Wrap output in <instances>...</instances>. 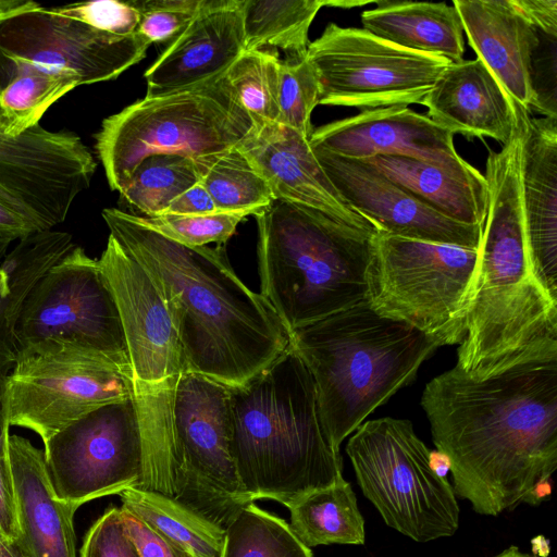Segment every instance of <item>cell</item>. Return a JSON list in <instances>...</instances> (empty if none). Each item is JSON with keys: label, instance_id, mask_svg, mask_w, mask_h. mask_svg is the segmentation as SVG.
I'll return each instance as SVG.
<instances>
[{"label": "cell", "instance_id": "cell-1", "mask_svg": "<svg viewBox=\"0 0 557 557\" xmlns=\"http://www.w3.org/2000/svg\"><path fill=\"white\" fill-rule=\"evenodd\" d=\"M421 406L456 497L484 516L540 505L557 468V336L432 379Z\"/></svg>", "mask_w": 557, "mask_h": 557}, {"label": "cell", "instance_id": "cell-2", "mask_svg": "<svg viewBox=\"0 0 557 557\" xmlns=\"http://www.w3.org/2000/svg\"><path fill=\"white\" fill-rule=\"evenodd\" d=\"M102 218L163 297L185 371L239 386L288 347V332L273 307L238 277L224 246L181 244L120 209H104Z\"/></svg>", "mask_w": 557, "mask_h": 557}, {"label": "cell", "instance_id": "cell-3", "mask_svg": "<svg viewBox=\"0 0 557 557\" xmlns=\"http://www.w3.org/2000/svg\"><path fill=\"white\" fill-rule=\"evenodd\" d=\"M230 450L244 495L287 507L343 482V458L324 430L313 379L288 347L245 384L230 386Z\"/></svg>", "mask_w": 557, "mask_h": 557}, {"label": "cell", "instance_id": "cell-4", "mask_svg": "<svg viewBox=\"0 0 557 557\" xmlns=\"http://www.w3.org/2000/svg\"><path fill=\"white\" fill-rule=\"evenodd\" d=\"M525 112L499 151L490 150L487 211L482 230L473 300L456 367L469 371L543 336H557V302L530 271L520 183Z\"/></svg>", "mask_w": 557, "mask_h": 557}, {"label": "cell", "instance_id": "cell-5", "mask_svg": "<svg viewBox=\"0 0 557 557\" xmlns=\"http://www.w3.org/2000/svg\"><path fill=\"white\" fill-rule=\"evenodd\" d=\"M288 336L313 379L324 430L338 453L343 441L410 384L441 346L411 325L377 314L368 300Z\"/></svg>", "mask_w": 557, "mask_h": 557}, {"label": "cell", "instance_id": "cell-6", "mask_svg": "<svg viewBox=\"0 0 557 557\" xmlns=\"http://www.w3.org/2000/svg\"><path fill=\"white\" fill-rule=\"evenodd\" d=\"M255 216L260 294L288 334L368 299L376 232L278 199Z\"/></svg>", "mask_w": 557, "mask_h": 557}, {"label": "cell", "instance_id": "cell-7", "mask_svg": "<svg viewBox=\"0 0 557 557\" xmlns=\"http://www.w3.org/2000/svg\"><path fill=\"white\" fill-rule=\"evenodd\" d=\"M169 433L144 446L138 487L160 493L225 528L244 505L230 450L231 388L184 371L175 385Z\"/></svg>", "mask_w": 557, "mask_h": 557}, {"label": "cell", "instance_id": "cell-8", "mask_svg": "<svg viewBox=\"0 0 557 557\" xmlns=\"http://www.w3.org/2000/svg\"><path fill=\"white\" fill-rule=\"evenodd\" d=\"M253 126L225 72L191 88L145 97L108 116L95 136L96 150L111 189L120 191L151 156L198 162L235 149Z\"/></svg>", "mask_w": 557, "mask_h": 557}, {"label": "cell", "instance_id": "cell-9", "mask_svg": "<svg viewBox=\"0 0 557 557\" xmlns=\"http://www.w3.org/2000/svg\"><path fill=\"white\" fill-rule=\"evenodd\" d=\"M479 251L454 245L375 237L368 302L443 345L459 344L473 300Z\"/></svg>", "mask_w": 557, "mask_h": 557}, {"label": "cell", "instance_id": "cell-10", "mask_svg": "<svg viewBox=\"0 0 557 557\" xmlns=\"http://www.w3.org/2000/svg\"><path fill=\"white\" fill-rule=\"evenodd\" d=\"M430 451L409 420L391 417L363 422L346 445L364 497L389 528L419 543L459 527L457 497L431 468Z\"/></svg>", "mask_w": 557, "mask_h": 557}, {"label": "cell", "instance_id": "cell-11", "mask_svg": "<svg viewBox=\"0 0 557 557\" xmlns=\"http://www.w3.org/2000/svg\"><path fill=\"white\" fill-rule=\"evenodd\" d=\"M134 396L132 374L110 359L72 341L49 339L18 351L7 375L5 420L45 444L89 412Z\"/></svg>", "mask_w": 557, "mask_h": 557}, {"label": "cell", "instance_id": "cell-12", "mask_svg": "<svg viewBox=\"0 0 557 557\" xmlns=\"http://www.w3.org/2000/svg\"><path fill=\"white\" fill-rule=\"evenodd\" d=\"M307 59L319 79V104L361 111L422 104L450 63L335 23L309 44Z\"/></svg>", "mask_w": 557, "mask_h": 557}, {"label": "cell", "instance_id": "cell-13", "mask_svg": "<svg viewBox=\"0 0 557 557\" xmlns=\"http://www.w3.org/2000/svg\"><path fill=\"white\" fill-rule=\"evenodd\" d=\"M1 2L5 14L0 20V69L7 83L34 71L72 79L78 86L114 79L141 61L150 46L137 33L101 32L34 1Z\"/></svg>", "mask_w": 557, "mask_h": 557}, {"label": "cell", "instance_id": "cell-14", "mask_svg": "<svg viewBox=\"0 0 557 557\" xmlns=\"http://www.w3.org/2000/svg\"><path fill=\"white\" fill-rule=\"evenodd\" d=\"M18 351L49 339L72 341L132 374L120 313L98 260L74 246L29 292L15 330Z\"/></svg>", "mask_w": 557, "mask_h": 557}, {"label": "cell", "instance_id": "cell-15", "mask_svg": "<svg viewBox=\"0 0 557 557\" xmlns=\"http://www.w3.org/2000/svg\"><path fill=\"white\" fill-rule=\"evenodd\" d=\"M44 446L55 498L75 510L141 482L144 448L135 398L89 412Z\"/></svg>", "mask_w": 557, "mask_h": 557}, {"label": "cell", "instance_id": "cell-16", "mask_svg": "<svg viewBox=\"0 0 557 557\" xmlns=\"http://www.w3.org/2000/svg\"><path fill=\"white\" fill-rule=\"evenodd\" d=\"M97 163L82 139L39 124L17 137L0 134V203L36 231L62 223Z\"/></svg>", "mask_w": 557, "mask_h": 557}, {"label": "cell", "instance_id": "cell-17", "mask_svg": "<svg viewBox=\"0 0 557 557\" xmlns=\"http://www.w3.org/2000/svg\"><path fill=\"white\" fill-rule=\"evenodd\" d=\"M97 260L120 313L134 389L175 386L185 371L184 355L159 289L111 234Z\"/></svg>", "mask_w": 557, "mask_h": 557}, {"label": "cell", "instance_id": "cell-18", "mask_svg": "<svg viewBox=\"0 0 557 557\" xmlns=\"http://www.w3.org/2000/svg\"><path fill=\"white\" fill-rule=\"evenodd\" d=\"M345 201L379 233L478 249L483 226L451 220L400 188L366 160L313 149Z\"/></svg>", "mask_w": 557, "mask_h": 557}, {"label": "cell", "instance_id": "cell-19", "mask_svg": "<svg viewBox=\"0 0 557 557\" xmlns=\"http://www.w3.org/2000/svg\"><path fill=\"white\" fill-rule=\"evenodd\" d=\"M309 143L313 149L350 159L403 156L456 171L473 169L456 151L451 133L403 106L361 111L313 128Z\"/></svg>", "mask_w": 557, "mask_h": 557}, {"label": "cell", "instance_id": "cell-20", "mask_svg": "<svg viewBox=\"0 0 557 557\" xmlns=\"http://www.w3.org/2000/svg\"><path fill=\"white\" fill-rule=\"evenodd\" d=\"M236 148L265 181L274 199L308 206L339 222L379 233L339 195L309 138L299 132L281 123L253 126Z\"/></svg>", "mask_w": 557, "mask_h": 557}, {"label": "cell", "instance_id": "cell-21", "mask_svg": "<svg viewBox=\"0 0 557 557\" xmlns=\"http://www.w3.org/2000/svg\"><path fill=\"white\" fill-rule=\"evenodd\" d=\"M243 0H203L185 30L146 71L156 97L201 85L225 73L245 52Z\"/></svg>", "mask_w": 557, "mask_h": 557}, {"label": "cell", "instance_id": "cell-22", "mask_svg": "<svg viewBox=\"0 0 557 557\" xmlns=\"http://www.w3.org/2000/svg\"><path fill=\"white\" fill-rule=\"evenodd\" d=\"M520 183L530 271L557 302V117L525 114Z\"/></svg>", "mask_w": 557, "mask_h": 557}, {"label": "cell", "instance_id": "cell-23", "mask_svg": "<svg viewBox=\"0 0 557 557\" xmlns=\"http://www.w3.org/2000/svg\"><path fill=\"white\" fill-rule=\"evenodd\" d=\"M422 106L453 135L491 137L504 146L517 127L513 100L478 58L450 62Z\"/></svg>", "mask_w": 557, "mask_h": 557}, {"label": "cell", "instance_id": "cell-24", "mask_svg": "<svg viewBox=\"0 0 557 557\" xmlns=\"http://www.w3.org/2000/svg\"><path fill=\"white\" fill-rule=\"evenodd\" d=\"M7 455L20 529L17 548L25 557H77L76 510L55 498L44 450L26 437L9 434Z\"/></svg>", "mask_w": 557, "mask_h": 557}, {"label": "cell", "instance_id": "cell-25", "mask_svg": "<svg viewBox=\"0 0 557 557\" xmlns=\"http://www.w3.org/2000/svg\"><path fill=\"white\" fill-rule=\"evenodd\" d=\"M469 45L510 98L530 112V63L539 30L512 0H454Z\"/></svg>", "mask_w": 557, "mask_h": 557}, {"label": "cell", "instance_id": "cell-26", "mask_svg": "<svg viewBox=\"0 0 557 557\" xmlns=\"http://www.w3.org/2000/svg\"><path fill=\"white\" fill-rule=\"evenodd\" d=\"M366 161L441 214L463 224L484 225L487 185L475 168L456 171L403 156H375Z\"/></svg>", "mask_w": 557, "mask_h": 557}, {"label": "cell", "instance_id": "cell-27", "mask_svg": "<svg viewBox=\"0 0 557 557\" xmlns=\"http://www.w3.org/2000/svg\"><path fill=\"white\" fill-rule=\"evenodd\" d=\"M361 13L363 29L396 46L459 62L465 33L457 9L446 2L374 1Z\"/></svg>", "mask_w": 557, "mask_h": 557}, {"label": "cell", "instance_id": "cell-28", "mask_svg": "<svg viewBox=\"0 0 557 557\" xmlns=\"http://www.w3.org/2000/svg\"><path fill=\"white\" fill-rule=\"evenodd\" d=\"M75 245L66 232L46 230L18 240L0 268L8 289L0 292V373L8 375L17 359L14 330L29 292Z\"/></svg>", "mask_w": 557, "mask_h": 557}, {"label": "cell", "instance_id": "cell-29", "mask_svg": "<svg viewBox=\"0 0 557 557\" xmlns=\"http://www.w3.org/2000/svg\"><path fill=\"white\" fill-rule=\"evenodd\" d=\"M287 508L292 530L310 548L329 544L361 545L366 541L364 519L346 480L306 493Z\"/></svg>", "mask_w": 557, "mask_h": 557}, {"label": "cell", "instance_id": "cell-30", "mask_svg": "<svg viewBox=\"0 0 557 557\" xmlns=\"http://www.w3.org/2000/svg\"><path fill=\"white\" fill-rule=\"evenodd\" d=\"M324 0H243L245 51L281 49L286 61L307 57L309 28Z\"/></svg>", "mask_w": 557, "mask_h": 557}, {"label": "cell", "instance_id": "cell-31", "mask_svg": "<svg viewBox=\"0 0 557 557\" xmlns=\"http://www.w3.org/2000/svg\"><path fill=\"white\" fill-rule=\"evenodd\" d=\"M117 495L122 508L141 518L194 557L220 556L223 528L160 493L132 487Z\"/></svg>", "mask_w": 557, "mask_h": 557}, {"label": "cell", "instance_id": "cell-32", "mask_svg": "<svg viewBox=\"0 0 557 557\" xmlns=\"http://www.w3.org/2000/svg\"><path fill=\"white\" fill-rule=\"evenodd\" d=\"M200 183L196 161L174 154H156L141 161L119 191L120 202L134 215L163 214L182 193Z\"/></svg>", "mask_w": 557, "mask_h": 557}, {"label": "cell", "instance_id": "cell-33", "mask_svg": "<svg viewBox=\"0 0 557 557\" xmlns=\"http://www.w3.org/2000/svg\"><path fill=\"white\" fill-rule=\"evenodd\" d=\"M219 557H313L284 519L253 502L240 507L224 528Z\"/></svg>", "mask_w": 557, "mask_h": 557}, {"label": "cell", "instance_id": "cell-34", "mask_svg": "<svg viewBox=\"0 0 557 557\" xmlns=\"http://www.w3.org/2000/svg\"><path fill=\"white\" fill-rule=\"evenodd\" d=\"M196 163L200 184L218 211L256 215L274 200L265 181L237 148Z\"/></svg>", "mask_w": 557, "mask_h": 557}, {"label": "cell", "instance_id": "cell-35", "mask_svg": "<svg viewBox=\"0 0 557 557\" xmlns=\"http://www.w3.org/2000/svg\"><path fill=\"white\" fill-rule=\"evenodd\" d=\"M75 87L72 79L37 71L17 74L0 92V134L17 137L38 125L47 109Z\"/></svg>", "mask_w": 557, "mask_h": 557}, {"label": "cell", "instance_id": "cell-36", "mask_svg": "<svg viewBox=\"0 0 557 557\" xmlns=\"http://www.w3.org/2000/svg\"><path fill=\"white\" fill-rule=\"evenodd\" d=\"M281 61L271 49L245 51L226 71L237 101L255 126L278 121Z\"/></svg>", "mask_w": 557, "mask_h": 557}, {"label": "cell", "instance_id": "cell-37", "mask_svg": "<svg viewBox=\"0 0 557 557\" xmlns=\"http://www.w3.org/2000/svg\"><path fill=\"white\" fill-rule=\"evenodd\" d=\"M319 79L307 57L297 62L281 61L277 123L310 138L311 114L319 104Z\"/></svg>", "mask_w": 557, "mask_h": 557}, {"label": "cell", "instance_id": "cell-38", "mask_svg": "<svg viewBox=\"0 0 557 557\" xmlns=\"http://www.w3.org/2000/svg\"><path fill=\"white\" fill-rule=\"evenodd\" d=\"M248 214L216 211L208 214L177 215L160 214L140 218L150 227L164 236L188 246H207L215 243L224 246L234 235L238 224Z\"/></svg>", "mask_w": 557, "mask_h": 557}, {"label": "cell", "instance_id": "cell-39", "mask_svg": "<svg viewBox=\"0 0 557 557\" xmlns=\"http://www.w3.org/2000/svg\"><path fill=\"white\" fill-rule=\"evenodd\" d=\"M140 14L137 34L151 44H172L199 12L203 0H132Z\"/></svg>", "mask_w": 557, "mask_h": 557}, {"label": "cell", "instance_id": "cell-40", "mask_svg": "<svg viewBox=\"0 0 557 557\" xmlns=\"http://www.w3.org/2000/svg\"><path fill=\"white\" fill-rule=\"evenodd\" d=\"M62 16L117 36L137 33L140 14L133 1L95 0L52 7Z\"/></svg>", "mask_w": 557, "mask_h": 557}, {"label": "cell", "instance_id": "cell-41", "mask_svg": "<svg viewBox=\"0 0 557 557\" xmlns=\"http://www.w3.org/2000/svg\"><path fill=\"white\" fill-rule=\"evenodd\" d=\"M539 30L530 63L532 100L530 112L557 117V36Z\"/></svg>", "mask_w": 557, "mask_h": 557}, {"label": "cell", "instance_id": "cell-42", "mask_svg": "<svg viewBox=\"0 0 557 557\" xmlns=\"http://www.w3.org/2000/svg\"><path fill=\"white\" fill-rule=\"evenodd\" d=\"M79 557H139L126 534L120 507L110 506L84 535Z\"/></svg>", "mask_w": 557, "mask_h": 557}, {"label": "cell", "instance_id": "cell-43", "mask_svg": "<svg viewBox=\"0 0 557 557\" xmlns=\"http://www.w3.org/2000/svg\"><path fill=\"white\" fill-rule=\"evenodd\" d=\"M120 509L126 534L139 557H194L135 513L122 507Z\"/></svg>", "mask_w": 557, "mask_h": 557}, {"label": "cell", "instance_id": "cell-44", "mask_svg": "<svg viewBox=\"0 0 557 557\" xmlns=\"http://www.w3.org/2000/svg\"><path fill=\"white\" fill-rule=\"evenodd\" d=\"M0 534L15 544L20 536L14 487L8 461L0 460Z\"/></svg>", "mask_w": 557, "mask_h": 557}, {"label": "cell", "instance_id": "cell-45", "mask_svg": "<svg viewBox=\"0 0 557 557\" xmlns=\"http://www.w3.org/2000/svg\"><path fill=\"white\" fill-rule=\"evenodd\" d=\"M516 8L541 32L557 36V0H512Z\"/></svg>", "mask_w": 557, "mask_h": 557}, {"label": "cell", "instance_id": "cell-46", "mask_svg": "<svg viewBox=\"0 0 557 557\" xmlns=\"http://www.w3.org/2000/svg\"><path fill=\"white\" fill-rule=\"evenodd\" d=\"M218 209L207 191L200 184H195L177 198H175L163 214L194 215L216 212Z\"/></svg>", "mask_w": 557, "mask_h": 557}, {"label": "cell", "instance_id": "cell-47", "mask_svg": "<svg viewBox=\"0 0 557 557\" xmlns=\"http://www.w3.org/2000/svg\"><path fill=\"white\" fill-rule=\"evenodd\" d=\"M35 232L38 231L24 216L0 203V260L4 259L12 242Z\"/></svg>", "mask_w": 557, "mask_h": 557}, {"label": "cell", "instance_id": "cell-48", "mask_svg": "<svg viewBox=\"0 0 557 557\" xmlns=\"http://www.w3.org/2000/svg\"><path fill=\"white\" fill-rule=\"evenodd\" d=\"M7 375L0 373V460L7 458V442L10 434V426L5 420L4 412V391H5Z\"/></svg>", "mask_w": 557, "mask_h": 557}, {"label": "cell", "instance_id": "cell-49", "mask_svg": "<svg viewBox=\"0 0 557 557\" xmlns=\"http://www.w3.org/2000/svg\"><path fill=\"white\" fill-rule=\"evenodd\" d=\"M430 466L441 476H445L450 469L448 457L438 450L430 451Z\"/></svg>", "mask_w": 557, "mask_h": 557}, {"label": "cell", "instance_id": "cell-50", "mask_svg": "<svg viewBox=\"0 0 557 557\" xmlns=\"http://www.w3.org/2000/svg\"><path fill=\"white\" fill-rule=\"evenodd\" d=\"M0 557H25L15 544H11L0 535Z\"/></svg>", "mask_w": 557, "mask_h": 557}, {"label": "cell", "instance_id": "cell-51", "mask_svg": "<svg viewBox=\"0 0 557 557\" xmlns=\"http://www.w3.org/2000/svg\"><path fill=\"white\" fill-rule=\"evenodd\" d=\"M369 3H374V1H360V0H324V5L336 7L342 9H352L355 7H362Z\"/></svg>", "mask_w": 557, "mask_h": 557}, {"label": "cell", "instance_id": "cell-52", "mask_svg": "<svg viewBox=\"0 0 557 557\" xmlns=\"http://www.w3.org/2000/svg\"><path fill=\"white\" fill-rule=\"evenodd\" d=\"M496 557H529V555L522 553L517 546H510L498 554Z\"/></svg>", "mask_w": 557, "mask_h": 557}, {"label": "cell", "instance_id": "cell-53", "mask_svg": "<svg viewBox=\"0 0 557 557\" xmlns=\"http://www.w3.org/2000/svg\"><path fill=\"white\" fill-rule=\"evenodd\" d=\"M8 289V280L4 271L0 268V292Z\"/></svg>", "mask_w": 557, "mask_h": 557}, {"label": "cell", "instance_id": "cell-54", "mask_svg": "<svg viewBox=\"0 0 557 557\" xmlns=\"http://www.w3.org/2000/svg\"><path fill=\"white\" fill-rule=\"evenodd\" d=\"M4 14H5V9L2 5V2L0 0V20L4 16ZM1 89H2V87H1V84H0V92H1Z\"/></svg>", "mask_w": 557, "mask_h": 557}, {"label": "cell", "instance_id": "cell-55", "mask_svg": "<svg viewBox=\"0 0 557 557\" xmlns=\"http://www.w3.org/2000/svg\"><path fill=\"white\" fill-rule=\"evenodd\" d=\"M529 557H531V556H529Z\"/></svg>", "mask_w": 557, "mask_h": 557}, {"label": "cell", "instance_id": "cell-56", "mask_svg": "<svg viewBox=\"0 0 557 557\" xmlns=\"http://www.w3.org/2000/svg\"><path fill=\"white\" fill-rule=\"evenodd\" d=\"M1 535V534H0Z\"/></svg>", "mask_w": 557, "mask_h": 557}]
</instances>
